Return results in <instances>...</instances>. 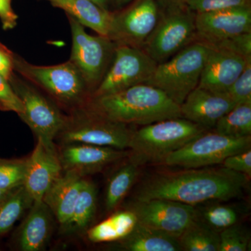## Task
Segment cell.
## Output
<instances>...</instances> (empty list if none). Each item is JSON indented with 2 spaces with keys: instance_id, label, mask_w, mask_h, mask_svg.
<instances>
[{
  "instance_id": "83f0119b",
  "label": "cell",
  "mask_w": 251,
  "mask_h": 251,
  "mask_svg": "<svg viewBox=\"0 0 251 251\" xmlns=\"http://www.w3.org/2000/svg\"><path fill=\"white\" fill-rule=\"evenodd\" d=\"M216 133L229 138L251 135V103L239 104L224 115L214 126Z\"/></svg>"
},
{
  "instance_id": "e575fe53",
  "label": "cell",
  "mask_w": 251,
  "mask_h": 251,
  "mask_svg": "<svg viewBox=\"0 0 251 251\" xmlns=\"http://www.w3.org/2000/svg\"><path fill=\"white\" fill-rule=\"evenodd\" d=\"M0 110L14 112L18 116L23 112L21 99L13 89L9 81L0 75Z\"/></svg>"
},
{
  "instance_id": "f35d334b",
  "label": "cell",
  "mask_w": 251,
  "mask_h": 251,
  "mask_svg": "<svg viewBox=\"0 0 251 251\" xmlns=\"http://www.w3.org/2000/svg\"><path fill=\"white\" fill-rule=\"evenodd\" d=\"M161 11H173L188 8L189 0H155Z\"/></svg>"
},
{
  "instance_id": "8992f818",
  "label": "cell",
  "mask_w": 251,
  "mask_h": 251,
  "mask_svg": "<svg viewBox=\"0 0 251 251\" xmlns=\"http://www.w3.org/2000/svg\"><path fill=\"white\" fill-rule=\"evenodd\" d=\"M133 131L128 125L109 120L85 106L67 117L56 139L61 145L84 143L126 150Z\"/></svg>"
},
{
  "instance_id": "7c38bea8",
  "label": "cell",
  "mask_w": 251,
  "mask_h": 251,
  "mask_svg": "<svg viewBox=\"0 0 251 251\" xmlns=\"http://www.w3.org/2000/svg\"><path fill=\"white\" fill-rule=\"evenodd\" d=\"M161 14L155 0H134L122 11L113 13L108 38L117 44L143 49Z\"/></svg>"
},
{
  "instance_id": "1f68e13d",
  "label": "cell",
  "mask_w": 251,
  "mask_h": 251,
  "mask_svg": "<svg viewBox=\"0 0 251 251\" xmlns=\"http://www.w3.org/2000/svg\"><path fill=\"white\" fill-rule=\"evenodd\" d=\"M226 94L237 105L251 103V61L247 63Z\"/></svg>"
},
{
  "instance_id": "3957f363",
  "label": "cell",
  "mask_w": 251,
  "mask_h": 251,
  "mask_svg": "<svg viewBox=\"0 0 251 251\" xmlns=\"http://www.w3.org/2000/svg\"><path fill=\"white\" fill-rule=\"evenodd\" d=\"M14 72L72 112L85 107L91 98L90 88L70 60L54 66H36L15 54Z\"/></svg>"
},
{
  "instance_id": "d4e9b609",
  "label": "cell",
  "mask_w": 251,
  "mask_h": 251,
  "mask_svg": "<svg viewBox=\"0 0 251 251\" xmlns=\"http://www.w3.org/2000/svg\"><path fill=\"white\" fill-rule=\"evenodd\" d=\"M97 202L95 184L90 180L85 179L72 216L61 227L63 233L73 234L86 232L95 216Z\"/></svg>"
},
{
  "instance_id": "277c9868",
  "label": "cell",
  "mask_w": 251,
  "mask_h": 251,
  "mask_svg": "<svg viewBox=\"0 0 251 251\" xmlns=\"http://www.w3.org/2000/svg\"><path fill=\"white\" fill-rule=\"evenodd\" d=\"M207 130L184 117L167 119L133 131L129 159L140 166L159 163Z\"/></svg>"
},
{
  "instance_id": "ab89813d",
  "label": "cell",
  "mask_w": 251,
  "mask_h": 251,
  "mask_svg": "<svg viewBox=\"0 0 251 251\" xmlns=\"http://www.w3.org/2000/svg\"><path fill=\"white\" fill-rule=\"evenodd\" d=\"M91 1H94L100 7L108 10V0H91Z\"/></svg>"
},
{
  "instance_id": "ba28073f",
  "label": "cell",
  "mask_w": 251,
  "mask_h": 251,
  "mask_svg": "<svg viewBox=\"0 0 251 251\" xmlns=\"http://www.w3.org/2000/svg\"><path fill=\"white\" fill-rule=\"evenodd\" d=\"M251 136L229 138L206 131L170 153L162 163L170 166L201 168L222 164L227 157L251 150Z\"/></svg>"
},
{
  "instance_id": "8fae6325",
  "label": "cell",
  "mask_w": 251,
  "mask_h": 251,
  "mask_svg": "<svg viewBox=\"0 0 251 251\" xmlns=\"http://www.w3.org/2000/svg\"><path fill=\"white\" fill-rule=\"evenodd\" d=\"M157 64L143 49L117 44L108 70L91 98L145 83L152 75Z\"/></svg>"
},
{
  "instance_id": "4316f807",
  "label": "cell",
  "mask_w": 251,
  "mask_h": 251,
  "mask_svg": "<svg viewBox=\"0 0 251 251\" xmlns=\"http://www.w3.org/2000/svg\"><path fill=\"white\" fill-rule=\"evenodd\" d=\"M33 202L23 185L11 190L0 202V235L9 232Z\"/></svg>"
},
{
  "instance_id": "74e56055",
  "label": "cell",
  "mask_w": 251,
  "mask_h": 251,
  "mask_svg": "<svg viewBox=\"0 0 251 251\" xmlns=\"http://www.w3.org/2000/svg\"><path fill=\"white\" fill-rule=\"evenodd\" d=\"M12 0H0V21L4 30L14 29L17 25L18 16L11 4Z\"/></svg>"
},
{
  "instance_id": "e0dca14e",
  "label": "cell",
  "mask_w": 251,
  "mask_h": 251,
  "mask_svg": "<svg viewBox=\"0 0 251 251\" xmlns=\"http://www.w3.org/2000/svg\"><path fill=\"white\" fill-rule=\"evenodd\" d=\"M237 105L226 94H218L198 86L180 105L182 117L209 130Z\"/></svg>"
},
{
  "instance_id": "7a4b0ae2",
  "label": "cell",
  "mask_w": 251,
  "mask_h": 251,
  "mask_svg": "<svg viewBox=\"0 0 251 251\" xmlns=\"http://www.w3.org/2000/svg\"><path fill=\"white\" fill-rule=\"evenodd\" d=\"M85 106L109 120L127 125L143 126L182 117L180 105L159 89L147 84L90 98Z\"/></svg>"
},
{
  "instance_id": "6da1fadb",
  "label": "cell",
  "mask_w": 251,
  "mask_h": 251,
  "mask_svg": "<svg viewBox=\"0 0 251 251\" xmlns=\"http://www.w3.org/2000/svg\"><path fill=\"white\" fill-rule=\"evenodd\" d=\"M248 186L247 175L224 166L156 172L138 185L133 201L166 199L196 206L242 197Z\"/></svg>"
},
{
  "instance_id": "7402d4cb",
  "label": "cell",
  "mask_w": 251,
  "mask_h": 251,
  "mask_svg": "<svg viewBox=\"0 0 251 251\" xmlns=\"http://www.w3.org/2000/svg\"><path fill=\"white\" fill-rule=\"evenodd\" d=\"M224 202L209 201L194 206V221L220 233L230 226L240 224L248 215L249 208L247 206Z\"/></svg>"
},
{
  "instance_id": "5b68a950",
  "label": "cell",
  "mask_w": 251,
  "mask_h": 251,
  "mask_svg": "<svg viewBox=\"0 0 251 251\" xmlns=\"http://www.w3.org/2000/svg\"><path fill=\"white\" fill-rule=\"evenodd\" d=\"M208 47L193 43L171 59L157 64L145 83L159 89L175 103L181 105L188 94L199 85Z\"/></svg>"
},
{
  "instance_id": "9c48e42d",
  "label": "cell",
  "mask_w": 251,
  "mask_h": 251,
  "mask_svg": "<svg viewBox=\"0 0 251 251\" xmlns=\"http://www.w3.org/2000/svg\"><path fill=\"white\" fill-rule=\"evenodd\" d=\"M196 41V13L188 8L161 11L143 49L157 64H161Z\"/></svg>"
},
{
  "instance_id": "8d00e7d4",
  "label": "cell",
  "mask_w": 251,
  "mask_h": 251,
  "mask_svg": "<svg viewBox=\"0 0 251 251\" xmlns=\"http://www.w3.org/2000/svg\"><path fill=\"white\" fill-rule=\"evenodd\" d=\"M15 54L0 43V75L9 80L14 74Z\"/></svg>"
},
{
  "instance_id": "4dcf8cb0",
  "label": "cell",
  "mask_w": 251,
  "mask_h": 251,
  "mask_svg": "<svg viewBox=\"0 0 251 251\" xmlns=\"http://www.w3.org/2000/svg\"><path fill=\"white\" fill-rule=\"evenodd\" d=\"M219 251H246L250 245V232L242 224L230 226L219 233Z\"/></svg>"
},
{
  "instance_id": "b9f144b4",
  "label": "cell",
  "mask_w": 251,
  "mask_h": 251,
  "mask_svg": "<svg viewBox=\"0 0 251 251\" xmlns=\"http://www.w3.org/2000/svg\"><path fill=\"white\" fill-rule=\"evenodd\" d=\"M9 191H6V190H3L0 188V202L4 199L5 196L7 195V193H9Z\"/></svg>"
},
{
  "instance_id": "f546056e",
  "label": "cell",
  "mask_w": 251,
  "mask_h": 251,
  "mask_svg": "<svg viewBox=\"0 0 251 251\" xmlns=\"http://www.w3.org/2000/svg\"><path fill=\"white\" fill-rule=\"evenodd\" d=\"M27 159L0 158V188L11 191L23 186Z\"/></svg>"
},
{
  "instance_id": "44dd1931",
  "label": "cell",
  "mask_w": 251,
  "mask_h": 251,
  "mask_svg": "<svg viewBox=\"0 0 251 251\" xmlns=\"http://www.w3.org/2000/svg\"><path fill=\"white\" fill-rule=\"evenodd\" d=\"M52 6L63 10L69 17L84 27L93 29L99 35L110 34L112 14L108 9L100 7L91 0H44Z\"/></svg>"
},
{
  "instance_id": "d590c367",
  "label": "cell",
  "mask_w": 251,
  "mask_h": 251,
  "mask_svg": "<svg viewBox=\"0 0 251 251\" xmlns=\"http://www.w3.org/2000/svg\"><path fill=\"white\" fill-rule=\"evenodd\" d=\"M223 166L237 173L250 176L251 175V150L227 157Z\"/></svg>"
},
{
  "instance_id": "60d3db41",
  "label": "cell",
  "mask_w": 251,
  "mask_h": 251,
  "mask_svg": "<svg viewBox=\"0 0 251 251\" xmlns=\"http://www.w3.org/2000/svg\"><path fill=\"white\" fill-rule=\"evenodd\" d=\"M113 1L117 6H123L126 4H128L133 0H113Z\"/></svg>"
},
{
  "instance_id": "cb8c5ba5",
  "label": "cell",
  "mask_w": 251,
  "mask_h": 251,
  "mask_svg": "<svg viewBox=\"0 0 251 251\" xmlns=\"http://www.w3.org/2000/svg\"><path fill=\"white\" fill-rule=\"evenodd\" d=\"M138 222L136 215L130 209L117 211L108 219L87 229V237L94 244L117 242L127 237Z\"/></svg>"
},
{
  "instance_id": "ac0fdd59",
  "label": "cell",
  "mask_w": 251,
  "mask_h": 251,
  "mask_svg": "<svg viewBox=\"0 0 251 251\" xmlns=\"http://www.w3.org/2000/svg\"><path fill=\"white\" fill-rule=\"evenodd\" d=\"M62 173L57 153L49 151L40 140H37L34 150L27 158L23 183L33 201H43L46 191Z\"/></svg>"
},
{
  "instance_id": "603a6c76",
  "label": "cell",
  "mask_w": 251,
  "mask_h": 251,
  "mask_svg": "<svg viewBox=\"0 0 251 251\" xmlns=\"http://www.w3.org/2000/svg\"><path fill=\"white\" fill-rule=\"evenodd\" d=\"M118 243L120 250L127 251H182L177 237L138 222L127 237Z\"/></svg>"
},
{
  "instance_id": "f1b7e54d",
  "label": "cell",
  "mask_w": 251,
  "mask_h": 251,
  "mask_svg": "<svg viewBox=\"0 0 251 251\" xmlns=\"http://www.w3.org/2000/svg\"><path fill=\"white\" fill-rule=\"evenodd\" d=\"M182 251H219V233L193 221L178 237Z\"/></svg>"
},
{
  "instance_id": "484cf974",
  "label": "cell",
  "mask_w": 251,
  "mask_h": 251,
  "mask_svg": "<svg viewBox=\"0 0 251 251\" xmlns=\"http://www.w3.org/2000/svg\"><path fill=\"white\" fill-rule=\"evenodd\" d=\"M140 166L136 162L129 159L111 175L105 191V205L107 211L111 212L121 204L136 181Z\"/></svg>"
},
{
  "instance_id": "5bb4252c",
  "label": "cell",
  "mask_w": 251,
  "mask_h": 251,
  "mask_svg": "<svg viewBox=\"0 0 251 251\" xmlns=\"http://www.w3.org/2000/svg\"><path fill=\"white\" fill-rule=\"evenodd\" d=\"M196 41L212 46L251 32V5L196 14Z\"/></svg>"
},
{
  "instance_id": "4fadbf2b",
  "label": "cell",
  "mask_w": 251,
  "mask_h": 251,
  "mask_svg": "<svg viewBox=\"0 0 251 251\" xmlns=\"http://www.w3.org/2000/svg\"><path fill=\"white\" fill-rule=\"evenodd\" d=\"M126 209L134 212L140 224L177 238L195 220L194 206L170 200H133Z\"/></svg>"
},
{
  "instance_id": "836d02e7",
  "label": "cell",
  "mask_w": 251,
  "mask_h": 251,
  "mask_svg": "<svg viewBox=\"0 0 251 251\" xmlns=\"http://www.w3.org/2000/svg\"><path fill=\"white\" fill-rule=\"evenodd\" d=\"M247 5H251L250 0H189L188 7L198 14Z\"/></svg>"
},
{
  "instance_id": "ffe728a7",
  "label": "cell",
  "mask_w": 251,
  "mask_h": 251,
  "mask_svg": "<svg viewBox=\"0 0 251 251\" xmlns=\"http://www.w3.org/2000/svg\"><path fill=\"white\" fill-rule=\"evenodd\" d=\"M52 212L44 201H35L21 225L18 246L23 251H41L49 244L52 234Z\"/></svg>"
},
{
  "instance_id": "d6986e66",
  "label": "cell",
  "mask_w": 251,
  "mask_h": 251,
  "mask_svg": "<svg viewBox=\"0 0 251 251\" xmlns=\"http://www.w3.org/2000/svg\"><path fill=\"white\" fill-rule=\"evenodd\" d=\"M85 177L72 172H62V175L50 186L43 201L55 216L60 227L72 216Z\"/></svg>"
},
{
  "instance_id": "30bf717a",
  "label": "cell",
  "mask_w": 251,
  "mask_h": 251,
  "mask_svg": "<svg viewBox=\"0 0 251 251\" xmlns=\"http://www.w3.org/2000/svg\"><path fill=\"white\" fill-rule=\"evenodd\" d=\"M68 18L72 34L70 61L78 69L92 93L108 70L117 44L107 36L90 35L80 23L69 16Z\"/></svg>"
},
{
  "instance_id": "9a60e30c",
  "label": "cell",
  "mask_w": 251,
  "mask_h": 251,
  "mask_svg": "<svg viewBox=\"0 0 251 251\" xmlns=\"http://www.w3.org/2000/svg\"><path fill=\"white\" fill-rule=\"evenodd\" d=\"M129 155L127 150L84 143L64 144L57 150L62 172H72L83 177L98 173Z\"/></svg>"
},
{
  "instance_id": "d6a6232c",
  "label": "cell",
  "mask_w": 251,
  "mask_h": 251,
  "mask_svg": "<svg viewBox=\"0 0 251 251\" xmlns=\"http://www.w3.org/2000/svg\"><path fill=\"white\" fill-rule=\"evenodd\" d=\"M207 46L229 51L246 59H251V32L239 34L214 45Z\"/></svg>"
},
{
  "instance_id": "2e32d148",
  "label": "cell",
  "mask_w": 251,
  "mask_h": 251,
  "mask_svg": "<svg viewBox=\"0 0 251 251\" xmlns=\"http://www.w3.org/2000/svg\"><path fill=\"white\" fill-rule=\"evenodd\" d=\"M207 47L198 86L214 93L226 94L251 59L224 50Z\"/></svg>"
},
{
  "instance_id": "52a82bcc",
  "label": "cell",
  "mask_w": 251,
  "mask_h": 251,
  "mask_svg": "<svg viewBox=\"0 0 251 251\" xmlns=\"http://www.w3.org/2000/svg\"><path fill=\"white\" fill-rule=\"evenodd\" d=\"M9 81L23 103V112L19 115L21 120L30 128L37 140L49 151L57 153L54 142L65 125L67 116L63 115L57 104L46 98L25 79L14 74Z\"/></svg>"
}]
</instances>
